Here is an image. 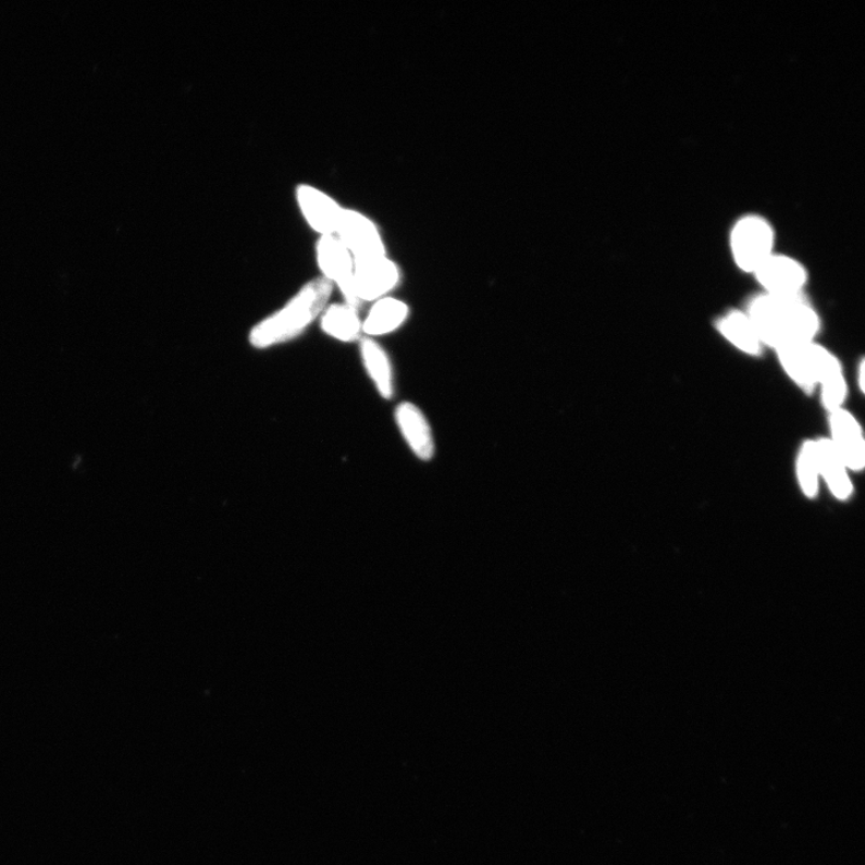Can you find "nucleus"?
Listing matches in <instances>:
<instances>
[{
    "label": "nucleus",
    "instance_id": "39448f33",
    "mask_svg": "<svg viewBox=\"0 0 865 865\" xmlns=\"http://www.w3.org/2000/svg\"><path fill=\"white\" fill-rule=\"evenodd\" d=\"M827 413L828 442L850 471H862L865 467V437L861 422L847 407Z\"/></svg>",
    "mask_w": 865,
    "mask_h": 865
},
{
    "label": "nucleus",
    "instance_id": "6ab92c4d",
    "mask_svg": "<svg viewBox=\"0 0 865 865\" xmlns=\"http://www.w3.org/2000/svg\"><path fill=\"white\" fill-rule=\"evenodd\" d=\"M856 374H857V386H858V388L861 391V394H864V391H865V388H864L865 387V362H864V359H861V361L858 362V368H857Z\"/></svg>",
    "mask_w": 865,
    "mask_h": 865
},
{
    "label": "nucleus",
    "instance_id": "20e7f679",
    "mask_svg": "<svg viewBox=\"0 0 865 865\" xmlns=\"http://www.w3.org/2000/svg\"><path fill=\"white\" fill-rule=\"evenodd\" d=\"M319 268L325 279L333 286L337 285L346 305L359 309L360 302L355 294L354 258L348 249L342 244L339 238L334 236H322L318 248Z\"/></svg>",
    "mask_w": 865,
    "mask_h": 865
},
{
    "label": "nucleus",
    "instance_id": "ddd939ff",
    "mask_svg": "<svg viewBox=\"0 0 865 865\" xmlns=\"http://www.w3.org/2000/svg\"><path fill=\"white\" fill-rule=\"evenodd\" d=\"M299 206L308 222L324 236L337 233L343 211L326 195L310 187L298 190Z\"/></svg>",
    "mask_w": 865,
    "mask_h": 865
},
{
    "label": "nucleus",
    "instance_id": "a211bd4d",
    "mask_svg": "<svg viewBox=\"0 0 865 865\" xmlns=\"http://www.w3.org/2000/svg\"><path fill=\"white\" fill-rule=\"evenodd\" d=\"M795 474L802 492L807 498H814L821 482L816 440H806L800 446L795 457Z\"/></svg>",
    "mask_w": 865,
    "mask_h": 865
},
{
    "label": "nucleus",
    "instance_id": "2eb2a0df",
    "mask_svg": "<svg viewBox=\"0 0 865 865\" xmlns=\"http://www.w3.org/2000/svg\"><path fill=\"white\" fill-rule=\"evenodd\" d=\"M409 317V307L397 298L384 297L374 302L364 321L362 333L368 338L386 336L397 331Z\"/></svg>",
    "mask_w": 865,
    "mask_h": 865
},
{
    "label": "nucleus",
    "instance_id": "4468645a",
    "mask_svg": "<svg viewBox=\"0 0 865 865\" xmlns=\"http://www.w3.org/2000/svg\"><path fill=\"white\" fill-rule=\"evenodd\" d=\"M816 447L821 480L827 483L829 491L837 499H849L853 491L851 471L826 436L816 440Z\"/></svg>",
    "mask_w": 865,
    "mask_h": 865
},
{
    "label": "nucleus",
    "instance_id": "1a4fd4ad",
    "mask_svg": "<svg viewBox=\"0 0 865 865\" xmlns=\"http://www.w3.org/2000/svg\"><path fill=\"white\" fill-rule=\"evenodd\" d=\"M337 233L354 261L385 257L383 242L376 228L362 215L343 211Z\"/></svg>",
    "mask_w": 865,
    "mask_h": 865
},
{
    "label": "nucleus",
    "instance_id": "6e6552de",
    "mask_svg": "<svg viewBox=\"0 0 865 865\" xmlns=\"http://www.w3.org/2000/svg\"><path fill=\"white\" fill-rule=\"evenodd\" d=\"M816 356V391L827 412L845 408L849 397V385L843 363L839 357L815 343Z\"/></svg>",
    "mask_w": 865,
    "mask_h": 865
},
{
    "label": "nucleus",
    "instance_id": "9d476101",
    "mask_svg": "<svg viewBox=\"0 0 865 865\" xmlns=\"http://www.w3.org/2000/svg\"><path fill=\"white\" fill-rule=\"evenodd\" d=\"M398 429L412 454L421 460L434 457L435 443L429 420L419 407L409 401L400 403L396 409Z\"/></svg>",
    "mask_w": 865,
    "mask_h": 865
},
{
    "label": "nucleus",
    "instance_id": "9b49d317",
    "mask_svg": "<svg viewBox=\"0 0 865 865\" xmlns=\"http://www.w3.org/2000/svg\"><path fill=\"white\" fill-rule=\"evenodd\" d=\"M815 343L790 344L775 351L782 371L806 395L816 391Z\"/></svg>",
    "mask_w": 865,
    "mask_h": 865
},
{
    "label": "nucleus",
    "instance_id": "0eeeda50",
    "mask_svg": "<svg viewBox=\"0 0 865 865\" xmlns=\"http://www.w3.org/2000/svg\"><path fill=\"white\" fill-rule=\"evenodd\" d=\"M354 263L355 294L360 304L376 302L387 297L399 283L396 264L385 257L357 260Z\"/></svg>",
    "mask_w": 865,
    "mask_h": 865
},
{
    "label": "nucleus",
    "instance_id": "f257e3e1",
    "mask_svg": "<svg viewBox=\"0 0 865 865\" xmlns=\"http://www.w3.org/2000/svg\"><path fill=\"white\" fill-rule=\"evenodd\" d=\"M745 313L765 348L816 342L823 320L805 295L776 296L761 293L749 299Z\"/></svg>",
    "mask_w": 865,
    "mask_h": 865
},
{
    "label": "nucleus",
    "instance_id": "dca6fc26",
    "mask_svg": "<svg viewBox=\"0 0 865 865\" xmlns=\"http://www.w3.org/2000/svg\"><path fill=\"white\" fill-rule=\"evenodd\" d=\"M360 351L366 371L372 379L380 396L385 399L394 397V368H392L386 350L373 338L364 337L360 343Z\"/></svg>",
    "mask_w": 865,
    "mask_h": 865
},
{
    "label": "nucleus",
    "instance_id": "f8f14e48",
    "mask_svg": "<svg viewBox=\"0 0 865 865\" xmlns=\"http://www.w3.org/2000/svg\"><path fill=\"white\" fill-rule=\"evenodd\" d=\"M714 329L734 349L746 356L758 357L766 349L744 309L726 311L715 320Z\"/></svg>",
    "mask_w": 865,
    "mask_h": 865
},
{
    "label": "nucleus",
    "instance_id": "423d86ee",
    "mask_svg": "<svg viewBox=\"0 0 865 865\" xmlns=\"http://www.w3.org/2000/svg\"><path fill=\"white\" fill-rule=\"evenodd\" d=\"M763 293L776 296H801L810 281L803 264L786 256L773 254L754 273Z\"/></svg>",
    "mask_w": 865,
    "mask_h": 865
},
{
    "label": "nucleus",
    "instance_id": "7ed1b4c3",
    "mask_svg": "<svg viewBox=\"0 0 865 865\" xmlns=\"http://www.w3.org/2000/svg\"><path fill=\"white\" fill-rule=\"evenodd\" d=\"M775 235L770 225L758 217H747L738 223L731 235L733 260L743 272L754 274L773 256Z\"/></svg>",
    "mask_w": 865,
    "mask_h": 865
},
{
    "label": "nucleus",
    "instance_id": "f3484780",
    "mask_svg": "<svg viewBox=\"0 0 865 865\" xmlns=\"http://www.w3.org/2000/svg\"><path fill=\"white\" fill-rule=\"evenodd\" d=\"M321 330L329 337L342 343L359 341L362 334V320L357 309L346 304H334L322 311Z\"/></svg>",
    "mask_w": 865,
    "mask_h": 865
},
{
    "label": "nucleus",
    "instance_id": "f03ea898",
    "mask_svg": "<svg viewBox=\"0 0 865 865\" xmlns=\"http://www.w3.org/2000/svg\"><path fill=\"white\" fill-rule=\"evenodd\" d=\"M333 285L325 279L307 283L284 307L263 319L249 333L256 349H270L301 336L329 305Z\"/></svg>",
    "mask_w": 865,
    "mask_h": 865
}]
</instances>
